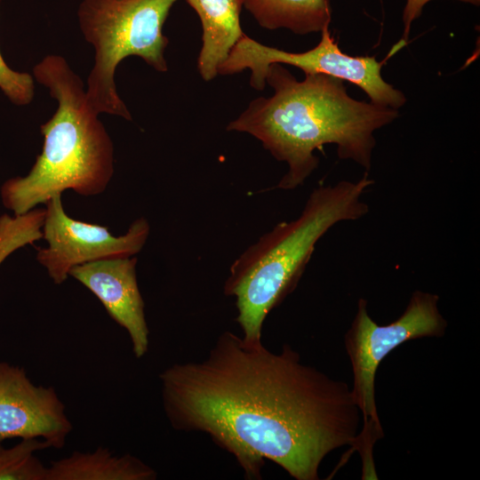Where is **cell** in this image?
<instances>
[{
	"instance_id": "obj_3",
	"label": "cell",
	"mask_w": 480,
	"mask_h": 480,
	"mask_svg": "<svg viewBox=\"0 0 480 480\" xmlns=\"http://www.w3.org/2000/svg\"><path fill=\"white\" fill-rule=\"evenodd\" d=\"M33 74L49 89L58 108L40 126L43 148L30 172L2 186L4 205L14 215L24 214L68 189L84 196L100 194L114 172L111 139L67 60L47 55L34 67Z\"/></svg>"
},
{
	"instance_id": "obj_16",
	"label": "cell",
	"mask_w": 480,
	"mask_h": 480,
	"mask_svg": "<svg viewBox=\"0 0 480 480\" xmlns=\"http://www.w3.org/2000/svg\"><path fill=\"white\" fill-rule=\"evenodd\" d=\"M431 0H406L403 12L404 36L403 46L406 44L412 23L421 15L422 9ZM474 5H479L480 0H459Z\"/></svg>"
},
{
	"instance_id": "obj_9",
	"label": "cell",
	"mask_w": 480,
	"mask_h": 480,
	"mask_svg": "<svg viewBox=\"0 0 480 480\" xmlns=\"http://www.w3.org/2000/svg\"><path fill=\"white\" fill-rule=\"evenodd\" d=\"M71 430L52 387L36 386L23 368L0 362V443L37 438L61 449Z\"/></svg>"
},
{
	"instance_id": "obj_12",
	"label": "cell",
	"mask_w": 480,
	"mask_h": 480,
	"mask_svg": "<svg viewBox=\"0 0 480 480\" xmlns=\"http://www.w3.org/2000/svg\"><path fill=\"white\" fill-rule=\"evenodd\" d=\"M156 471L130 454L114 455L108 448L74 452L46 467L45 480H152Z\"/></svg>"
},
{
	"instance_id": "obj_8",
	"label": "cell",
	"mask_w": 480,
	"mask_h": 480,
	"mask_svg": "<svg viewBox=\"0 0 480 480\" xmlns=\"http://www.w3.org/2000/svg\"><path fill=\"white\" fill-rule=\"evenodd\" d=\"M43 238L47 247L39 248L37 261L56 284L69 276L74 267L103 259L132 257L144 246L149 225L135 220L124 235L115 236L107 227L80 221L64 211L61 194L45 203Z\"/></svg>"
},
{
	"instance_id": "obj_13",
	"label": "cell",
	"mask_w": 480,
	"mask_h": 480,
	"mask_svg": "<svg viewBox=\"0 0 480 480\" xmlns=\"http://www.w3.org/2000/svg\"><path fill=\"white\" fill-rule=\"evenodd\" d=\"M244 6L261 27L299 35L321 32L332 19L329 0H244Z\"/></svg>"
},
{
	"instance_id": "obj_1",
	"label": "cell",
	"mask_w": 480,
	"mask_h": 480,
	"mask_svg": "<svg viewBox=\"0 0 480 480\" xmlns=\"http://www.w3.org/2000/svg\"><path fill=\"white\" fill-rule=\"evenodd\" d=\"M159 378L172 428L207 434L247 479H260L268 460L296 480H317L324 457L359 434L348 384L302 364L287 344L274 353L224 332L204 360L174 364Z\"/></svg>"
},
{
	"instance_id": "obj_15",
	"label": "cell",
	"mask_w": 480,
	"mask_h": 480,
	"mask_svg": "<svg viewBox=\"0 0 480 480\" xmlns=\"http://www.w3.org/2000/svg\"><path fill=\"white\" fill-rule=\"evenodd\" d=\"M0 89L14 104H29L35 93L31 75L12 69L4 61L0 52Z\"/></svg>"
},
{
	"instance_id": "obj_4",
	"label": "cell",
	"mask_w": 480,
	"mask_h": 480,
	"mask_svg": "<svg viewBox=\"0 0 480 480\" xmlns=\"http://www.w3.org/2000/svg\"><path fill=\"white\" fill-rule=\"evenodd\" d=\"M373 183L365 172L356 181L314 188L298 218L276 224L232 263L224 293L236 297L245 340H262L267 316L296 286L320 238L336 224L369 212L362 196Z\"/></svg>"
},
{
	"instance_id": "obj_2",
	"label": "cell",
	"mask_w": 480,
	"mask_h": 480,
	"mask_svg": "<svg viewBox=\"0 0 480 480\" xmlns=\"http://www.w3.org/2000/svg\"><path fill=\"white\" fill-rule=\"evenodd\" d=\"M343 82L324 74H306L297 81L281 64H271L266 83L274 94L252 100L227 130L254 136L276 160L287 164L277 188L302 185L318 165L314 151L325 144H335L340 159L369 172L373 133L396 119L398 112L351 98Z\"/></svg>"
},
{
	"instance_id": "obj_7",
	"label": "cell",
	"mask_w": 480,
	"mask_h": 480,
	"mask_svg": "<svg viewBox=\"0 0 480 480\" xmlns=\"http://www.w3.org/2000/svg\"><path fill=\"white\" fill-rule=\"evenodd\" d=\"M287 64L306 74H324L350 82L362 89L371 102L397 109L406 102L404 94L381 76L384 64L374 56H350L343 52L331 36L329 27L321 31L318 44L304 52L294 53L266 46L244 34L227 59L218 68V75L251 70V85L263 90L271 64Z\"/></svg>"
},
{
	"instance_id": "obj_6",
	"label": "cell",
	"mask_w": 480,
	"mask_h": 480,
	"mask_svg": "<svg viewBox=\"0 0 480 480\" xmlns=\"http://www.w3.org/2000/svg\"><path fill=\"white\" fill-rule=\"evenodd\" d=\"M438 300L436 294L415 291L397 319L380 325L369 316L367 301L359 299L345 347L352 365L351 391L363 414L364 426L358 434L362 442L374 444L384 436L375 401V377L381 361L408 340L444 334L447 322L438 309Z\"/></svg>"
},
{
	"instance_id": "obj_11",
	"label": "cell",
	"mask_w": 480,
	"mask_h": 480,
	"mask_svg": "<svg viewBox=\"0 0 480 480\" xmlns=\"http://www.w3.org/2000/svg\"><path fill=\"white\" fill-rule=\"evenodd\" d=\"M198 14L203 28V45L197 66L202 77L210 81L218 68L244 34L240 25L244 0H187Z\"/></svg>"
},
{
	"instance_id": "obj_14",
	"label": "cell",
	"mask_w": 480,
	"mask_h": 480,
	"mask_svg": "<svg viewBox=\"0 0 480 480\" xmlns=\"http://www.w3.org/2000/svg\"><path fill=\"white\" fill-rule=\"evenodd\" d=\"M50 448L44 440L21 439L11 448L0 443V480H45L46 467L35 455Z\"/></svg>"
},
{
	"instance_id": "obj_5",
	"label": "cell",
	"mask_w": 480,
	"mask_h": 480,
	"mask_svg": "<svg viewBox=\"0 0 480 480\" xmlns=\"http://www.w3.org/2000/svg\"><path fill=\"white\" fill-rule=\"evenodd\" d=\"M177 0H84L78 11L82 33L94 48V65L87 78L86 97L97 113L132 120L120 99L114 75L128 56L140 57L165 72L164 50L169 40L164 23Z\"/></svg>"
},
{
	"instance_id": "obj_10",
	"label": "cell",
	"mask_w": 480,
	"mask_h": 480,
	"mask_svg": "<svg viewBox=\"0 0 480 480\" xmlns=\"http://www.w3.org/2000/svg\"><path fill=\"white\" fill-rule=\"evenodd\" d=\"M136 257L103 259L74 267L69 276L90 290L129 334L134 356L148 348L149 331L136 277Z\"/></svg>"
}]
</instances>
